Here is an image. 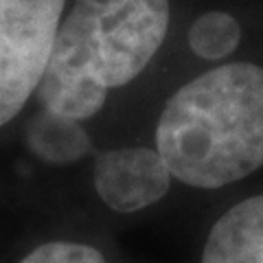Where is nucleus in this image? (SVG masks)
<instances>
[{
	"instance_id": "nucleus-6",
	"label": "nucleus",
	"mask_w": 263,
	"mask_h": 263,
	"mask_svg": "<svg viewBox=\"0 0 263 263\" xmlns=\"http://www.w3.org/2000/svg\"><path fill=\"white\" fill-rule=\"evenodd\" d=\"M27 143L37 158L53 164L75 162L92 149L90 138L79 125V121L57 117L46 110L31 121Z\"/></svg>"
},
{
	"instance_id": "nucleus-5",
	"label": "nucleus",
	"mask_w": 263,
	"mask_h": 263,
	"mask_svg": "<svg viewBox=\"0 0 263 263\" xmlns=\"http://www.w3.org/2000/svg\"><path fill=\"white\" fill-rule=\"evenodd\" d=\"M202 263H263V195L235 204L215 221Z\"/></svg>"
},
{
	"instance_id": "nucleus-3",
	"label": "nucleus",
	"mask_w": 263,
	"mask_h": 263,
	"mask_svg": "<svg viewBox=\"0 0 263 263\" xmlns=\"http://www.w3.org/2000/svg\"><path fill=\"white\" fill-rule=\"evenodd\" d=\"M66 0H0V125L18 117L46 70Z\"/></svg>"
},
{
	"instance_id": "nucleus-8",
	"label": "nucleus",
	"mask_w": 263,
	"mask_h": 263,
	"mask_svg": "<svg viewBox=\"0 0 263 263\" xmlns=\"http://www.w3.org/2000/svg\"><path fill=\"white\" fill-rule=\"evenodd\" d=\"M20 263H105V259L92 246L75 241H51L35 248Z\"/></svg>"
},
{
	"instance_id": "nucleus-7",
	"label": "nucleus",
	"mask_w": 263,
	"mask_h": 263,
	"mask_svg": "<svg viewBox=\"0 0 263 263\" xmlns=\"http://www.w3.org/2000/svg\"><path fill=\"white\" fill-rule=\"evenodd\" d=\"M241 27L226 11H206L189 29V44L193 53L204 60H221L237 48Z\"/></svg>"
},
{
	"instance_id": "nucleus-2",
	"label": "nucleus",
	"mask_w": 263,
	"mask_h": 263,
	"mask_svg": "<svg viewBox=\"0 0 263 263\" xmlns=\"http://www.w3.org/2000/svg\"><path fill=\"white\" fill-rule=\"evenodd\" d=\"M169 13V0H75L37 86L42 108L72 121L95 117L108 90L129 84L158 53Z\"/></svg>"
},
{
	"instance_id": "nucleus-4",
	"label": "nucleus",
	"mask_w": 263,
	"mask_h": 263,
	"mask_svg": "<svg viewBox=\"0 0 263 263\" xmlns=\"http://www.w3.org/2000/svg\"><path fill=\"white\" fill-rule=\"evenodd\" d=\"M171 184V171L162 156L147 147L108 149L97 156L95 189L117 213H134L162 200Z\"/></svg>"
},
{
	"instance_id": "nucleus-1",
	"label": "nucleus",
	"mask_w": 263,
	"mask_h": 263,
	"mask_svg": "<svg viewBox=\"0 0 263 263\" xmlns=\"http://www.w3.org/2000/svg\"><path fill=\"white\" fill-rule=\"evenodd\" d=\"M156 147L171 176L219 189L263 167V68L224 64L195 77L167 101Z\"/></svg>"
}]
</instances>
